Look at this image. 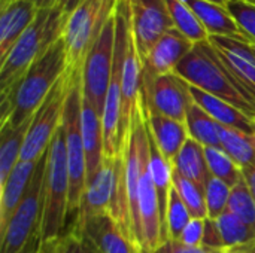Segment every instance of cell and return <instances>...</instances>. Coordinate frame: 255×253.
Returning <instances> with one entry per match:
<instances>
[{"label":"cell","instance_id":"42","mask_svg":"<svg viewBox=\"0 0 255 253\" xmlns=\"http://www.w3.org/2000/svg\"><path fill=\"white\" fill-rule=\"evenodd\" d=\"M39 9H55L60 7L63 0H31Z\"/></svg>","mask_w":255,"mask_h":253},{"label":"cell","instance_id":"39","mask_svg":"<svg viewBox=\"0 0 255 253\" xmlns=\"http://www.w3.org/2000/svg\"><path fill=\"white\" fill-rule=\"evenodd\" d=\"M242 174H244V180L247 182V185H248V188H250L255 200V164L242 169Z\"/></svg>","mask_w":255,"mask_h":253},{"label":"cell","instance_id":"17","mask_svg":"<svg viewBox=\"0 0 255 253\" xmlns=\"http://www.w3.org/2000/svg\"><path fill=\"white\" fill-rule=\"evenodd\" d=\"M191 10L197 15L199 21L205 27L209 36H221L236 39L253 45L250 36L233 18L226 4H218L208 0H184Z\"/></svg>","mask_w":255,"mask_h":253},{"label":"cell","instance_id":"16","mask_svg":"<svg viewBox=\"0 0 255 253\" xmlns=\"http://www.w3.org/2000/svg\"><path fill=\"white\" fill-rule=\"evenodd\" d=\"M209 42L229 70L255 100V52L253 45L221 36H209Z\"/></svg>","mask_w":255,"mask_h":253},{"label":"cell","instance_id":"6","mask_svg":"<svg viewBox=\"0 0 255 253\" xmlns=\"http://www.w3.org/2000/svg\"><path fill=\"white\" fill-rule=\"evenodd\" d=\"M120 0H84L67 19L64 45L67 67H84V61Z\"/></svg>","mask_w":255,"mask_h":253},{"label":"cell","instance_id":"9","mask_svg":"<svg viewBox=\"0 0 255 253\" xmlns=\"http://www.w3.org/2000/svg\"><path fill=\"white\" fill-rule=\"evenodd\" d=\"M70 76L72 72L67 67L64 75L60 78V81L55 84V86L51 89L48 97L43 100V103L33 115L21 154L22 161L36 163L48 151L51 140L54 139L63 121L66 97L70 85Z\"/></svg>","mask_w":255,"mask_h":253},{"label":"cell","instance_id":"38","mask_svg":"<svg viewBox=\"0 0 255 253\" xmlns=\"http://www.w3.org/2000/svg\"><path fill=\"white\" fill-rule=\"evenodd\" d=\"M202 246L212 248V249H227L221 236V231L218 228V224L215 219L206 218L205 221V234H203V242Z\"/></svg>","mask_w":255,"mask_h":253},{"label":"cell","instance_id":"21","mask_svg":"<svg viewBox=\"0 0 255 253\" xmlns=\"http://www.w3.org/2000/svg\"><path fill=\"white\" fill-rule=\"evenodd\" d=\"M81 127L82 140L87 160V180L94 174L105 158V137H103V119L96 109L85 100L82 92L81 107Z\"/></svg>","mask_w":255,"mask_h":253},{"label":"cell","instance_id":"22","mask_svg":"<svg viewBox=\"0 0 255 253\" xmlns=\"http://www.w3.org/2000/svg\"><path fill=\"white\" fill-rule=\"evenodd\" d=\"M190 91H191L193 100L203 110H206L220 125L233 128L238 131H244L247 134H255V121L251 119L248 115H245L244 112H241L238 107L232 106L230 103L221 98L209 95L196 86L190 85Z\"/></svg>","mask_w":255,"mask_h":253},{"label":"cell","instance_id":"34","mask_svg":"<svg viewBox=\"0 0 255 253\" xmlns=\"http://www.w3.org/2000/svg\"><path fill=\"white\" fill-rule=\"evenodd\" d=\"M232 188L223 180L209 176L205 185V197H206V209L209 219H218L229 207Z\"/></svg>","mask_w":255,"mask_h":253},{"label":"cell","instance_id":"11","mask_svg":"<svg viewBox=\"0 0 255 253\" xmlns=\"http://www.w3.org/2000/svg\"><path fill=\"white\" fill-rule=\"evenodd\" d=\"M130 1V24L131 34L143 60L157 40L170 28L173 22L167 9L166 0H128Z\"/></svg>","mask_w":255,"mask_h":253},{"label":"cell","instance_id":"29","mask_svg":"<svg viewBox=\"0 0 255 253\" xmlns=\"http://www.w3.org/2000/svg\"><path fill=\"white\" fill-rule=\"evenodd\" d=\"M173 188L182 198L184 204L187 206L188 212L191 213V218L197 219H206L208 218V209H206V197H205V188L197 185L196 182L181 176L179 173L173 171L172 177Z\"/></svg>","mask_w":255,"mask_h":253},{"label":"cell","instance_id":"44","mask_svg":"<svg viewBox=\"0 0 255 253\" xmlns=\"http://www.w3.org/2000/svg\"><path fill=\"white\" fill-rule=\"evenodd\" d=\"M208 1H214V3H218V4H227L229 0H208Z\"/></svg>","mask_w":255,"mask_h":253},{"label":"cell","instance_id":"36","mask_svg":"<svg viewBox=\"0 0 255 253\" xmlns=\"http://www.w3.org/2000/svg\"><path fill=\"white\" fill-rule=\"evenodd\" d=\"M226 249H212L206 246H188L179 240L164 242L154 253H223Z\"/></svg>","mask_w":255,"mask_h":253},{"label":"cell","instance_id":"23","mask_svg":"<svg viewBox=\"0 0 255 253\" xmlns=\"http://www.w3.org/2000/svg\"><path fill=\"white\" fill-rule=\"evenodd\" d=\"M30 121L18 127L0 124V186L6 182L15 166L21 161Z\"/></svg>","mask_w":255,"mask_h":253},{"label":"cell","instance_id":"20","mask_svg":"<svg viewBox=\"0 0 255 253\" xmlns=\"http://www.w3.org/2000/svg\"><path fill=\"white\" fill-rule=\"evenodd\" d=\"M146 107V104H145ZM146 121H148V130L164 155V158L173 164L175 158L181 152L182 146L188 140V131L185 127V122L172 119L169 116L155 113L146 107Z\"/></svg>","mask_w":255,"mask_h":253},{"label":"cell","instance_id":"40","mask_svg":"<svg viewBox=\"0 0 255 253\" xmlns=\"http://www.w3.org/2000/svg\"><path fill=\"white\" fill-rule=\"evenodd\" d=\"M39 246H40V233L34 234L30 242L19 251L18 253H37L39 252Z\"/></svg>","mask_w":255,"mask_h":253},{"label":"cell","instance_id":"8","mask_svg":"<svg viewBox=\"0 0 255 253\" xmlns=\"http://www.w3.org/2000/svg\"><path fill=\"white\" fill-rule=\"evenodd\" d=\"M117 12V10H115ZM115 13L109 18L93 48L90 49L82 67V92L85 100L96 109L103 119L106 94L114 69L115 52Z\"/></svg>","mask_w":255,"mask_h":253},{"label":"cell","instance_id":"28","mask_svg":"<svg viewBox=\"0 0 255 253\" xmlns=\"http://www.w3.org/2000/svg\"><path fill=\"white\" fill-rule=\"evenodd\" d=\"M205 155L209 167V173L227 183L230 188L236 186L242 179V169L233 161V158L223 148H205Z\"/></svg>","mask_w":255,"mask_h":253},{"label":"cell","instance_id":"31","mask_svg":"<svg viewBox=\"0 0 255 253\" xmlns=\"http://www.w3.org/2000/svg\"><path fill=\"white\" fill-rule=\"evenodd\" d=\"M37 253H94L88 242L85 240L81 228L73 224V227L63 233L61 236L40 242Z\"/></svg>","mask_w":255,"mask_h":253},{"label":"cell","instance_id":"15","mask_svg":"<svg viewBox=\"0 0 255 253\" xmlns=\"http://www.w3.org/2000/svg\"><path fill=\"white\" fill-rule=\"evenodd\" d=\"M114 195V158L105 157L99 169L88 177L85 191L81 200V207L76 213V222L90 218L111 213Z\"/></svg>","mask_w":255,"mask_h":253},{"label":"cell","instance_id":"4","mask_svg":"<svg viewBox=\"0 0 255 253\" xmlns=\"http://www.w3.org/2000/svg\"><path fill=\"white\" fill-rule=\"evenodd\" d=\"M69 166L63 127L57 130L48 148L45 173V207L40 224V242L52 240L64 233V222L69 216Z\"/></svg>","mask_w":255,"mask_h":253},{"label":"cell","instance_id":"41","mask_svg":"<svg viewBox=\"0 0 255 253\" xmlns=\"http://www.w3.org/2000/svg\"><path fill=\"white\" fill-rule=\"evenodd\" d=\"M223 253H255V242H251L248 245H242V246L229 248Z\"/></svg>","mask_w":255,"mask_h":253},{"label":"cell","instance_id":"43","mask_svg":"<svg viewBox=\"0 0 255 253\" xmlns=\"http://www.w3.org/2000/svg\"><path fill=\"white\" fill-rule=\"evenodd\" d=\"M84 0H63V3H61V6H60V9L61 10H64L66 13H72L81 3H82Z\"/></svg>","mask_w":255,"mask_h":253},{"label":"cell","instance_id":"32","mask_svg":"<svg viewBox=\"0 0 255 253\" xmlns=\"http://www.w3.org/2000/svg\"><path fill=\"white\" fill-rule=\"evenodd\" d=\"M191 213L188 212L187 206L184 204L182 198L176 192L175 188L170 191L167 215H166V234L167 240H179L185 227L191 221ZM166 240V242H167Z\"/></svg>","mask_w":255,"mask_h":253},{"label":"cell","instance_id":"7","mask_svg":"<svg viewBox=\"0 0 255 253\" xmlns=\"http://www.w3.org/2000/svg\"><path fill=\"white\" fill-rule=\"evenodd\" d=\"M48 151L37 161L31 183L15 210L6 231L0 236V253H18L30 239L40 233V224L45 207V173H46Z\"/></svg>","mask_w":255,"mask_h":253},{"label":"cell","instance_id":"33","mask_svg":"<svg viewBox=\"0 0 255 253\" xmlns=\"http://www.w3.org/2000/svg\"><path fill=\"white\" fill-rule=\"evenodd\" d=\"M227 210L250 227L255 228V200L244 179L232 188Z\"/></svg>","mask_w":255,"mask_h":253},{"label":"cell","instance_id":"26","mask_svg":"<svg viewBox=\"0 0 255 253\" xmlns=\"http://www.w3.org/2000/svg\"><path fill=\"white\" fill-rule=\"evenodd\" d=\"M220 139L221 148L241 169L255 164V134L220 125Z\"/></svg>","mask_w":255,"mask_h":253},{"label":"cell","instance_id":"2","mask_svg":"<svg viewBox=\"0 0 255 253\" xmlns=\"http://www.w3.org/2000/svg\"><path fill=\"white\" fill-rule=\"evenodd\" d=\"M175 73L191 86L230 103L255 121V100L229 70L209 40L196 43Z\"/></svg>","mask_w":255,"mask_h":253},{"label":"cell","instance_id":"30","mask_svg":"<svg viewBox=\"0 0 255 253\" xmlns=\"http://www.w3.org/2000/svg\"><path fill=\"white\" fill-rule=\"evenodd\" d=\"M221 231L226 248H235L255 242V228L250 227L232 212L226 210L218 219H215Z\"/></svg>","mask_w":255,"mask_h":253},{"label":"cell","instance_id":"37","mask_svg":"<svg viewBox=\"0 0 255 253\" xmlns=\"http://www.w3.org/2000/svg\"><path fill=\"white\" fill-rule=\"evenodd\" d=\"M205 221L206 219H197L193 218L188 225L185 227L179 242L188 245V246H202L203 234H205Z\"/></svg>","mask_w":255,"mask_h":253},{"label":"cell","instance_id":"13","mask_svg":"<svg viewBox=\"0 0 255 253\" xmlns=\"http://www.w3.org/2000/svg\"><path fill=\"white\" fill-rule=\"evenodd\" d=\"M142 60L137 52L133 34L130 31L128 45L124 57L123 66V89H121V118L118 130V151L124 143L127 131L131 124V116L134 113L137 100L142 94Z\"/></svg>","mask_w":255,"mask_h":253},{"label":"cell","instance_id":"46","mask_svg":"<svg viewBox=\"0 0 255 253\" xmlns=\"http://www.w3.org/2000/svg\"><path fill=\"white\" fill-rule=\"evenodd\" d=\"M253 49H254V52H255V45H253Z\"/></svg>","mask_w":255,"mask_h":253},{"label":"cell","instance_id":"45","mask_svg":"<svg viewBox=\"0 0 255 253\" xmlns=\"http://www.w3.org/2000/svg\"><path fill=\"white\" fill-rule=\"evenodd\" d=\"M7 1H10V0H0V6H1V4H6Z\"/></svg>","mask_w":255,"mask_h":253},{"label":"cell","instance_id":"35","mask_svg":"<svg viewBox=\"0 0 255 253\" xmlns=\"http://www.w3.org/2000/svg\"><path fill=\"white\" fill-rule=\"evenodd\" d=\"M226 6L255 45V3L247 0H229Z\"/></svg>","mask_w":255,"mask_h":253},{"label":"cell","instance_id":"27","mask_svg":"<svg viewBox=\"0 0 255 253\" xmlns=\"http://www.w3.org/2000/svg\"><path fill=\"white\" fill-rule=\"evenodd\" d=\"M173 27L179 30L193 43L209 40V34L199 21L197 15L184 0H166Z\"/></svg>","mask_w":255,"mask_h":253},{"label":"cell","instance_id":"5","mask_svg":"<svg viewBox=\"0 0 255 253\" xmlns=\"http://www.w3.org/2000/svg\"><path fill=\"white\" fill-rule=\"evenodd\" d=\"M72 72L70 85L66 97L61 127L64 131L67 166L70 179L69 215L79 210L87 185V160L82 140L81 107H82V67H69Z\"/></svg>","mask_w":255,"mask_h":253},{"label":"cell","instance_id":"10","mask_svg":"<svg viewBox=\"0 0 255 253\" xmlns=\"http://www.w3.org/2000/svg\"><path fill=\"white\" fill-rule=\"evenodd\" d=\"M142 79L146 107L155 113L185 122L187 110L194 101L190 84L175 72L152 78L142 76Z\"/></svg>","mask_w":255,"mask_h":253},{"label":"cell","instance_id":"12","mask_svg":"<svg viewBox=\"0 0 255 253\" xmlns=\"http://www.w3.org/2000/svg\"><path fill=\"white\" fill-rule=\"evenodd\" d=\"M194 45L196 43L185 37L179 30L175 27L170 28L157 40L149 54L142 60V76L152 78L173 73Z\"/></svg>","mask_w":255,"mask_h":253},{"label":"cell","instance_id":"1","mask_svg":"<svg viewBox=\"0 0 255 253\" xmlns=\"http://www.w3.org/2000/svg\"><path fill=\"white\" fill-rule=\"evenodd\" d=\"M67 69L64 39L55 42L39 60H36L16 85L1 95L0 124L22 125L33 118L39 106L60 81Z\"/></svg>","mask_w":255,"mask_h":253},{"label":"cell","instance_id":"14","mask_svg":"<svg viewBox=\"0 0 255 253\" xmlns=\"http://www.w3.org/2000/svg\"><path fill=\"white\" fill-rule=\"evenodd\" d=\"M78 225L94 253H140L137 246L124 234L111 213L73 222Z\"/></svg>","mask_w":255,"mask_h":253},{"label":"cell","instance_id":"18","mask_svg":"<svg viewBox=\"0 0 255 253\" xmlns=\"http://www.w3.org/2000/svg\"><path fill=\"white\" fill-rule=\"evenodd\" d=\"M0 60L33 24L39 7L31 0H10L0 6Z\"/></svg>","mask_w":255,"mask_h":253},{"label":"cell","instance_id":"3","mask_svg":"<svg viewBox=\"0 0 255 253\" xmlns=\"http://www.w3.org/2000/svg\"><path fill=\"white\" fill-rule=\"evenodd\" d=\"M69 13L55 9H39L33 24L0 60V94H7L55 42L64 37Z\"/></svg>","mask_w":255,"mask_h":253},{"label":"cell","instance_id":"24","mask_svg":"<svg viewBox=\"0 0 255 253\" xmlns=\"http://www.w3.org/2000/svg\"><path fill=\"white\" fill-rule=\"evenodd\" d=\"M173 171L179 173L181 176L196 182L202 188H205L211 173L205 155V146L199 142L188 137L185 145L182 146L181 152L173 161Z\"/></svg>","mask_w":255,"mask_h":253},{"label":"cell","instance_id":"19","mask_svg":"<svg viewBox=\"0 0 255 253\" xmlns=\"http://www.w3.org/2000/svg\"><path fill=\"white\" fill-rule=\"evenodd\" d=\"M37 161H19L6 182L0 186V236L6 231L15 210L21 204L33 174L36 171Z\"/></svg>","mask_w":255,"mask_h":253},{"label":"cell","instance_id":"25","mask_svg":"<svg viewBox=\"0 0 255 253\" xmlns=\"http://www.w3.org/2000/svg\"><path fill=\"white\" fill-rule=\"evenodd\" d=\"M185 127L188 136L205 148H221L220 124L203 110L196 101L188 107L185 116Z\"/></svg>","mask_w":255,"mask_h":253}]
</instances>
